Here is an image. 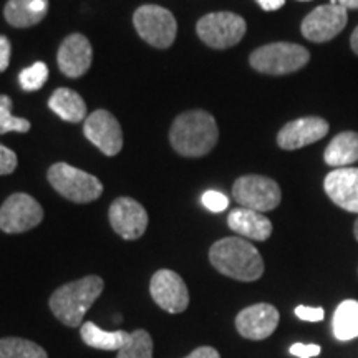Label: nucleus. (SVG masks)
I'll list each match as a JSON object with an SVG mask.
<instances>
[{
    "label": "nucleus",
    "mask_w": 358,
    "mask_h": 358,
    "mask_svg": "<svg viewBox=\"0 0 358 358\" xmlns=\"http://www.w3.org/2000/svg\"><path fill=\"white\" fill-rule=\"evenodd\" d=\"M342 2L343 0H332V3H340V6H342Z\"/></svg>",
    "instance_id": "4c0bfd02"
},
{
    "label": "nucleus",
    "mask_w": 358,
    "mask_h": 358,
    "mask_svg": "<svg viewBox=\"0 0 358 358\" xmlns=\"http://www.w3.org/2000/svg\"><path fill=\"white\" fill-rule=\"evenodd\" d=\"M290 353L299 358H312L319 355L320 347L313 345V343H294V345L290 347Z\"/></svg>",
    "instance_id": "7c9ffc66"
},
{
    "label": "nucleus",
    "mask_w": 358,
    "mask_h": 358,
    "mask_svg": "<svg viewBox=\"0 0 358 358\" xmlns=\"http://www.w3.org/2000/svg\"><path fill=\"white\" fill-rule=\"evenodd\" d=\"M256 2L261 6V8H264V10L272 12L279 10V8L285 3V0H256Z\"/></svg>",
    "instance_id": "72a5a7b5"
},
{
    "label": "nucleus",
    "mask_w": 358,
    "mask_h": 358,
    "mask_svg": "<svg viewBox=\"0 0 358 358\" xmlns=\"http://www.w3.org/2000/svg\"><path fill=\"white\" fill-rule=\"evenodd\" d=\"M334 337L340 342H348L358 337V301H343L338 303L332 320Z\"/></svg>",
    "instance_id": "5701e85b"
},
{
    "label": "nucleus",
    "mask_w": 358,
    "mask_h": 358,
    "mask_svg": "<svg viewBox=\"0 0 358 358\" xmlns=\"http://www.w3.org/2000/svg\"><path fill=\"white\" fill-rule=\"evenodd\" d=\"M325 194L334 204L358 214V168H337L325 176Z\"/></svg>",
    "instance_id": "dca6fc26"
},
{
    "label": "nucleus",
    "mask_w": 358,
    "mask_h": 358,
    "mask_svg": "<svg viewBox=\"0 0 358 358\" xmlns=\"http://www.w3.org/2000/svg\"><path fill=\"white\" fill-rule=\"evenodd\" d=\"M17 163V155L12 150H8L7 146L0 145V176H6V174H12L15 171Z\"/></svg>",
    "instance_id": "c85d7f7f"
},
{
    "label": "nucleus",
    "mask_w": 358,
    "mask_h": 358,
    "mask_svg": "<svg viewBox=\"0 0 358 358\" xmlns=\"http://www.w3.org/2000/svg\"><path fill=\"white\" fill-rule=\"evenodd\" d=\"M185 358H221V355H219V352L213 347H199Z\"/></svg>",
    "instance_id": "473e14b6"
},
{
    "label": "nucleus",
    "mask_w": 358,
    "mask_h": 358,
    "mask_svg": "<svg viewBox=\"0 0 358 358\" xmlns=\"http://www.w3.org/2000/svg\"><path fill=\"white\" fill-rule=\"evenodd\" d=\"M80 335H82L85 345L106 352H118L129 338V334L124 332V330L108 332V330L100 329V327L93 324V322H85V324L80 327Z\"/></svg>",
    "instance_id": "4be33fe9"
},
{
    "label": "nucleus",
    "mask_w": 358,
    "mask_h": 358,
    "mask_svg": "<svg viewBox=\"0 0 358 358\" xmlns=\"http://www.w3.org/2000/svg\"><path fill=\"white\" fill-rule=\"evenodd\" d=\"M342 6L345 8H358V0H343Z\"/></svg>",
    "instance_id": "c9c22d12"
},
{
    "label": "nucleus",
    "mask_w": 358,
    "mask_h": 358,
    "mask_svg": "<svg viewBox=\"0 0 358 358\" xmlns=\"http://www.w3.org/2000/svg\"><path fill=\"white\" fill-rule=\"evenodd\" d=\"M116 358H153V338L146 330H134Z\"/></svg>",
    "instance_id": "393cba45"
},
{
    "label": "nucleus",
    "mask_w": 358,
    "mask_h": 358,
    "mask_svg": "<svg viewBox=\"0 0 358 358\" xmlns=\"http://www.w3.org/2000/svg\"><path fill=\"white\" fill-rule=\"evenodd\" d=\"M10 53H12L10 40L3 37V35H0V73L6 71L8 64H10Z\"/></svg>",
    "instance_id": "2f4dec72"
},
{
    "label": "nucleus",
    "mask_w": 358,
    "mask_h": 358,
    "mask_svg": "<svg viewBox=\"0 0 358 358\" xmlns=\"http://www.w3.org/2000/svg\"><path fill=\"white\" fill-rule=\"evenodd\" d=\"M169 141L178 155L201 158L217 145L219 128L216 120L204 110L185 111L173 122Z\"/></svg>",
    "instance_id": "f257e3e1"
},
{
    "label": "nucleus",
    "mask_w": 358,
    "mask_h": 358,
    "mask_svg": "<svg viewBox=\"0 0 358 358\" xmlns=\"http://www.w3.org/2000/svg\"><path fill=\"white\" fill-rule=\"evenodd\" d=\"M42 219L43 208L38 201L25 192H15L0 208V231L20 234L37 227Z\"/></svg>",
    "instance_id": "1a4fd4ad"
},
{
    "label": "nucleus",
    "mask_w": 358,
    "mask_h": 358,
    "mask_svg": "<svg viewBox=\"0 0 358 358\" xmlns=\"http://www.w3.org/2000/svg\"><path fill=\"white\" fill-rule=\"evenodd\" d=\"M150 292L153 301L169 313H181L189 306V290L185 280L169 268H161L151 277Z\"/></svg>",
    "instance_id": "f8f14e48"
},
{
    "label": "nucleus",
    "mask_w": 358,
    "mask_h": 358,
    "mask_svg": "<svg viewBox=\"0 0 358 358\" xmlns=\"http://www.w3.org/2000/svg\"><path fill=\"white\" fill-rule=\"evenodd\" d=\"M83 133L103 155L116 156L123 148V131L120 122L106 110H96L85 120Z\"/></svg>",
    "instance_id": "9b49d317"
},
{
    "label": "nucleus",
    "mask_w": 358,
    "mask_h": 358,
    "mask_svg": "<svg viewBox=\"0 0 358 358\" xmlns=\"http://www.w3.org/2000/svg\"><path fill=\"white\" fill-rule=\"evenodd\" d=\"M105 287V282L98 275H87L83 279L69 282L58 287L52 294L48 306L53 315L66 327H80L85 313L92 308L100 297Z\"/></svg>",
    "instance_id": "7ed1b4c3"
},
{
    "label": "nucleus",
    "mask_w": 358,
    "mask_h": 358,
    "mask_svg": "<svg viewBox=\"0 0 358 358\" xmlns=\"http://www.w3.org/2000/svg\"><path fill=\"white\" fill-rule=\"evenodd\" d=\"M48 106L53 113L69 123H80L87 120V105L83 98L70 88H57L48 100Z\"/></svg>",
    "instance_id": "412c9836"
},
{
    "label": "nucleus",
    "mask_w": 358,
    "mask_h": 358,
    "mask_svg": "<svg viewBox=\"0 0 358 358\" xmlns=\"http://www.w3.org/2000/svg\"><path fill=\"white\" fill-rule=\"evenodd\" d=\"M347 8L340 3L320 6L302 20V35L313 43H325L334 40L347 27Z\"/></svg>",
    "instance_id": "9d476101"
},
{
    "label": "nucleus",
    "mask_w": 358,
    "mask_h": 358,
    "mask_svg": "<svg viewBox=\"0 0 358 358\" xmlns=\"http://www.w3.org/2000/svg\"><path fill=\"white\" fill-rule=\"evenodd\" d=\"M32 124L29 120L12 115V100L7 95H0V134L29 133Z\"/></svg>",
    "instance_id": "a878e982"
},
{
    "label": "nucleus",
    "mask_w": 358,
    "mask_h": 358,
    "mask_svg": "<svg viewBox=\"0 0 358 358\" xmlns=\"http://www.w3.org/2000/svg\"><path fill=\"white\" fill-rule=\"evenodd\" d=\"M108 217L113 231L127 241L140 239L146 232L148 213L141 203L133 198L123 196L115 199L110 206Z\"/></svg>",
    "instance_id": "ddd939ff"
},
{
    "label": "nucleus",
    "mask_w": 358,
    "mask_h": 358,
    "mask_svg": "<svg viewBox=\"0 0 358 358\" xmlns=\"http://www.w3.org/2000/svg\"><path fill=\"white\" fill-rule=\"evenodd\" d=\"M92 43L82 34H71L58 48V69L70 78H80L92 66Z\"/></svg>",
    "instance_id": "f3484780"
},
{
    "label": "nucleus",
    "mask_w": 358,
    "mask_h": 358,
    "mask_svg": "<svg viewBox=\"0 0 358 358\" xmlns=\"http://www.w3.org/2000/svg\"><path fill=\"white\" fill-rule=\"evenodd\" d=\"M209 261L222 275L254 282L264 274L261 252L243 237H224L209 249Z\"/></svg>",
    "instance_id": "f03ea898"
},
{
    "label": "nucleus",
    "mask_w": 358,
    "mask_h": 358,
    "mask_svg": "<svg viewBox=\"0 0 358 358\" xmlns=\"http://www.w3.org/2000/svg\"><path fill=\"white\" fill-rule=\"evenodd\" d=\"M350 47H352L353 53H355V55H358V27H357L355 30H353V34H352V37H350Z\"/></svg>",
    "instance_id": "f704fd0d"
},
{
    "label": "nucleus",
    "mask_w": 358,
    "mask_h": 358,
    "mask_svg": "<svg viewBox=\"0 0 358 358\" xmlns=\"http://www.w3.org/2000/svg\"><path fill=\"white\" fill-rule=\"evenodd\" d=\"M203 204L211 213H222L229 206V199L219 191H206L203 194Z\"/></svg>",
    "instance_id": "cd10ccee"
},
{
    "label": "nucleus",
    "mask_w": 358,
    "mask_h": 358,
    "mask_svg": "<svg viewBox=\"0 0 358 358\" xmlns=\"http://www.w3.org/2000/svg\"><path fill=\"white\" fill-rule=\"evenodd\" d=\"M48 13V0H8L3 17L15 29H29L42 22Z\"/></svg>",
    "instance_id": "6ab92c4d"
},
{
    "label": "nucleus",
    "mask_w": 358,
    "mask_h": 358,
    "mask_svg": "<svg viewBox=\"0 0 358 358\" xmlns=\"http://www.w3.org/2000/svg\"><path fill=\"white\" fill-rule=\"evenodd\" d=\"M232 196L243 208L257 213H267L275 209L282 201L280 186L274 179L261 174H248L236 179L232 186Z\"/></svg>",
    "instance_id": "0eeeda50"
},
{
    "label": "nucleus",
    "mask_w": 358,
    "mask_h": 358,
    "mask_svg": "<svg viewBox=\"0 0 358 358\" xmlns=\"http://www.w3.org/2000/svg\"><path fill=\"white\" fill-rule=\"evenodd\" d=\"M48 182L58 194L71 203L87 204L96 201L103 192L101 181L83 169L66 163H55L48 169Z\"/></svg>",
    "instance_id": "39448f33"
},
{
    "label": "nucleus",
    "mask_w": 358,
    "mask_h": 358,
    "mask_svg": "<svg viewBox=\"0 0 358 358\" xmlns=\"http://www.w3.org/2000/svg\"><path fill=\"white\" fill-rule=\"evenodd\" d=\"M324 159L332 168H347L358 163V133L342 131L325 148Z\"/></svg>",
    "instance_id": "aec40b11"
},
{
    "label": "nucleus",
    "mask_w": 358,
    "mask_h": 358,
    "mask_svg": "<svg viewBox=\"0 0 358 358\" xmlns=\"http://www.w3.org/2000/svg\"><path fill=\"white\" fill-rule=\"evenodd\" d=\"M310 60V53L302 45L275 42L259 47L249 57V64L259 73L289 75L303 69Z\"/></svg>",
    "instance_id": "20e7f679"
},
{
    "label": "nucleus",
    "mask_w": 358,
    "mask_h": 358,
    "mask_svg": "<svg viewBox=\"0 0 358 358\" xmlns=\"http://www.w3.org/2000/svg\"><path fill=\"white\" fill-rule=\"evenodd\" d=\"M48 80V66L43 64V62H35L34 65L27 66L20 71L19 82L22 88L27 90V92H35V90H40L47 83Z\"/></svg>",
    "instance_id": "bb28decb"
},
{
    "label": "nucleus",
    "mask_w": 358,
    "mask_h": 358,
    "mask_svg": "<svg viewBox=\"0 0 358 358\" xmlns=\"http://www.w3.org/2000/svg\"><path fill=\"white\" fill-rule=\"evenodd\" d=\"M134 29L140 37L155 48L171 47L178 34L176 19L168 8L143 6L133 15Z\"/></svg>",
    "instance_id": "6e6552de"
},
{
    "label": "nucleus",
    "mask_w": 358,
    "mask_h": 358,
    "mask_svg": "<svg viewBox=\"0 0 358 358\" xmlns=\"http://www.w3.org/2000/svg\"><path fill=\"white\" fill-rule=\"evenodd\" d=\"M329 123L320 116H303L285 124L277 134V145L282 150L294 151L320 141L329 133Z\"/></svg>",
    "instance_id": "4468645a"
},
{
    "label": "nucleus",
    "mask_w": 358,
    "mask_h": 358,
    "mask_svg": "<svg viewBox=\"0 0 358 358\" xmlns=\"http://www.w3.org/2000/svg\"><path fill=\"white\" fill-rule=\"evenodd\" d=\"M0 358H48L38 343L19 337L0 338Z\"/></svg>",
    "instance_id": "b1692460"
},
{
    "label": "nucleus",
    "mask_w": 358,
    "mask_h": 358,
    "mask_svg": "<svg viewBox=\"0 0 358 358\" xmlns=\"http://www.w3.org/2000/svg\"><path fill=\"white\" fill-rule=\"evenodd\" d=\"M295 315H297L301 320H306V322H322L325 317V312L322 307L299 306L295 308Z\"/></svg>",
    "instance_id": "c756f323"
},
{
    "label": "nucleus",
    "mask_w": 358,
    "mask_h": 358,
    "mask_svg": "<svg viewBox=\"0 0 358 358\" xmlns=\"http://www.w3.org/2000/svg\"><path fill=\"white\" fill-rule=\"evenodd\" d=\"M353 234H355V239L358 241V217H357L355 224H353Z\"/></svg>",
    "instance_id": "e433bc0d"
},
{
    "label": "nucleus",
    "mask_w": 358,
    "mask_h": 358,
    "mask_svg": "<svg viewBox=\"0 0 358 358\" xmlns=\"http://www.w3.org/2000/svg\"><path fill=\"white\" fill-rule=\"evenodd\" d=\"M227 226L236 234L252 241H267L272 234V222L262 213L237 208L227 216Z\"/></svg>",
    "instance_id": "a211bd4d"
},
{
    "label": "nucleus",
    "mask_w": 358,
    "mask_h": 358,
    "mask_svg": "<svg viewBox=\"0 0 358 358\" xmlns=\"http://www.w3.org/2000/svg\"><path fill=\"white\" fill-rule=\"evenodd\" d=\"M245 20L234 12H213L208 15L201 17L196 32L199 38L211 48L217 50H226V48L234 47L244 38Z\"/></svg>",
    "instance_id": "423d86ee"
},
{
    "label": "nucleus",
    "mask_w": 358,
    "mask_h": 358,
    "mask_svg": "<svg viewBox=\"0 0 358 358\" xmlns=\"http://www.w3.org/2000/svg\"><path fill=\"white\" fill-rule=\"evenodd\" d=\"M279 320V310L274 306L256 303L237 313L236 329L244 338L264 340L275 332Z\"/></svg>",
    "instance_id": "2eb2a0df"
}]
</instances>
